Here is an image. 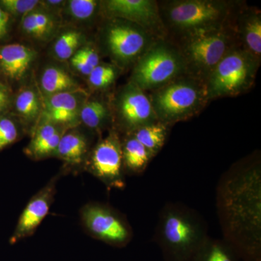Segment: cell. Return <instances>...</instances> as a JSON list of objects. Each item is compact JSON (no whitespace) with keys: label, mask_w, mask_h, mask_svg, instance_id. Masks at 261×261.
<instances>
[{"label":"cell","mask_w":261,"mask_h":261,"mask_svg":"<svg viewBox=\"0 0 261 261\" xmlns=\"http://www.w3.org/2000/svg\"><path fill=\"white\" fill-rule=\"evenodd\" d=\"M216 207L224 240L244 261H261V166L245 161L221 176Z\"/></svg>","instance_id":"obj_1"},{"label":"cell","mask_w":261,"mask_h":261,"mask_svg":"<svg viewBox=\"0 0 261 261\" xmlns=\"http://www.w3.org/2000/svg\"><path fill=\"white\" fill-rule=\"evenodd\" d=\"M207 222L191 207L168 202L159 213L154 240L165 261H192L209 236Z\"/></svg>","instance_id":"obj_2"},{"label":"cell","mask_w":261,"mask_h":261,"mask_svg":"<svg viewBox=\"0 0 261 261\" xmlns=\"http://www.w3.org/2000/svg\"><path fill=\"white\" fill-rule=\"evenodd\" d=\"M233 5L223 0H174L159 4V8L165 28L183 37L228 27Z\"/></svg>","instance_id":"obj_3"},{"label":"cell","mask_w":261,"mask_h":261,"mask_svg":"<svg viewBox=\"0 0 261 261\" xmlns=\"http://www.w3.org/2000/svg\"><path fill=\"white\" fill-rule=\"evenodd\" d=\"M158 121L167 126L200 112L208 102L205 82L185 74L149 95Z\"/></svg>","instance_id":"obj_4"},{"label":"cell","mask_w":261,"mask_h":261,"mask_svg":"<svg viewBox=\"0 0 261 261\" xmlns=\"http://www.w3.org/2000/svg\"><path fill=\"white\" fill-rule=\"evenodd\" d=\"M145 29L128 20L105 18L97 33V47L122 70L136 62L156 40Z\"/></svg>","instance_id":"obj_5"},{"label":"cell","mask_w":261,"mask_h":261,"mask_svg":"<svg viewBox=\"0 0 261 261\" xmlns=\"http://www.w3.org/2000/svg\"><path fill=\"white\" fill-rule=\"evenodd\" d=\"M179 49L187 74L205 82L225 56L237 47L233 32L228 27L201 31L183 36Z\"/></svg>","instance_id":"obj_6"},{"label":"cell","mask_w":261,"mask_h":261,"mask_svg":"<svg viewBox=\"0 0 261 261\" xmlns=\"http://www.w3.org/2000/svg\"><path fill=\"white\" fill-rule=\"evenodd\" d=\"M185 74L186 65L179 49L166 39H159L136 62L129 82L152 92Z\"/></svg>","instance_id":"obj_7"},{"label":"cell","mask_w":261,"mask_h":261,"mask_svg":"<svg viewBox=\"0 0 261 261\" xmlns=\"http://www.w3.org/2000/svg\"><path fill=\"white\" fill-rule=\"evenodd\" d=\"M260 62L241 47L228 51L205 81L208 101L247 90L253 84Z\"/></svg>","instance_id":"obj_8"},{"label":"cell","mask_w":261,"mask_h":261,"mask_svg":"<svg viewBox=\"0 0 261 261\" xmlns=\"http://www.w3.org/2000/svg\"><path fill=\"white\" fill-rule=\"evenodd\" d=\"M80 218L88 234L111 246L125 247L133 238V230L124 215L108 204L89 202L81 209Z\"/></svg>","instance_id":"obj_9"},{"label":"cell","mask_w":261,"mask_h":261,"mask_svg":"<svg viewBox=\"0 0 261 261\" xmlns=\"http://www.w3.org/2000/svg\"><path fill=\"white\" fill-rule=\"evenodd\" d=\"M111 106L113 128L124 135L159 121L148 94L130 82L118 89Z\"/></svg>","instance_id":"obj_10"},{"label":"cell","mask_w":261,"mask_h":261,"mask_svg":"<svg viewBox=\"0 0 261 261\" xmlns=\"http://www.w3.org/2000/svg\"><path fill=\"white\" fill-rule=\"evenodd\" d=\"M92 147L84 170L102 182L108 190H123L126 179L122 159L121 138L114 128Z\"/></svg>","instance_id":"obj_11"},{"label":"cell","mask_w":261,"mask_h":261,"mask_svg":"<svg viewBox=\"0 0 261 261\" xmlns=\"http://www.w3.org/2000/svg\"><path fill=\"white\" fill-rule=\"evenodd\" d=\"M105 18H119L140 25L156 39H166L159 4L154 0H106L101 1Z\"/></svg>","instance_id":"obj_12"},{"label":"cell","mask_w":261,"mask_h":261,"mask_svg":"<svg viewBox=\"0 0 261 261\" xmlns=\"http://www.w3.org/2000/svg\"><path fill=\"white\" fill-rule=\"evenodd\" d=\"M58 178L56 176L51 178L49 183L29 200L19 217L14 232L10 237V245H14L20 240L32 236L42 224L54 202Z\"/></svg>","instance_id":"obj_13"},{"label":"cell","mask_w":261,"mask_h":261,"mask_svg":"<svg viewBox=\"0 0 261 261\" xmlns=\"http://www.w3.org/2000/svg\"><path fill=\"white\" fill-rule=\"evenodd\" d=\"M89 95L82 89L43 97V112L38 123L50 122L68 128L78 126L81 109Z\"/></svg>","instance_id":"obj_14"},{"label":"cell","mask_w":261,"mask_h":261,"mask_svg":"<svg viewBox=\"0 0 261 261\" xmlns=\"http://www.w3.org/2000/svg\"><path fill=\"white\" fill-rule=\"evenodd\" d=\"M37 56L35 49L20 43L0 45V81L10 87L23 82Z\"/></svg>","instance_id":"obj_15"},{"label":"cell","mask_w":261,"mask_h":261,"mask_svg":"<svg viewBox=\"0 0 261 261\" xmlns=\"http://www.w3.org/2000/svg\"><path fill=\"white\" fill-rule=\"evenodd\" d=\"M69 128L50 122L38 123L32 132V140L24 148V153L34 161L53 157L62 137Z\"/></svg>","instance_id":"obj_16"},{"label":"cell","mask_w":261,"mask_h":261,"mask_svg":"<svg viewBox=\"0 0 261 261\" xmlns=\"http://www.w3.org/2000/svg\"><path fill=\"white\" fill-rule=\"evenodd\" d=\"M12 116L20 121L22 126L32 133L43 112V97L38 87L24 86L14 94L11 110Z\"/></svg>","instance_id":"obj_17"},{"label":"cell","mask_w":261,"mask_h":261,"mask_svg":"<svg viewBox=\"0 0 261 261\" xmlns=\"http://www.w3.org/2000/svg\"><path fill=\"white\" fill-rule=\"evenodd\" d=\"M92 148L87 134L73 127L65 132L53 157L61 159L67 167L84 166Z\"/></svg>","instance_id":"obj_18"},{"label":"cell","mask_w":261,"mask_h":261,"mask_svg":"<svg viewBox=\"0 0 261 261\" xmlns=\"http://www.w3.org/2000/svg\"><path fill=\"white\" fill-rule=\"evenodd\" d=\"M60 22V15L39 6L21 19L20 29L27 37L46 42L56 37L59 32Z\"/></svg>","instance_id":"obj_19"},{"label":"cell","mask_w":261,"mask_h":261,"mask_svg":"<svg viewBox=\"0 0 261 261\" xmlns=\"http://www.w3.org/2000/svg\"><path fill=\"white\" fill-rule=\"evenodd\" d=\"M80 123L94 133L100 134L113 128L111 102L100 96H90L84 101L80 115Z\"/></svg>","instance_id":"obj_20"},{"label":"cell","mask_w":261,"mask_h":261,"mask_svg":"<svg viewBox=\"0 0 261 261\" xmlns=\"http://www.w3.org/2000/svg\"><path fill=\"white\" fill-rule=\"evenodd\" d=\"M237 34L243 44V49L260 61L261 13L258 10L248 9L238 18Z\"/></svg>","instance_id":"obj_21"},{"label":"cell","mask_w":261,"mask_h":261,"mask_svg":"<svg viewBox=\"0 0 261 261\" xmlns=\"http://www.w3.org/2000/svg\"><path fill=\"white\" fill-rule=\"evenodd\" d=\"M39 92L42 97L83 89L71 73L63 67L49 65L44 68L39 78Z\"/></svg>","instance_id":"obj_22"},{"label":"cell","mask_w":261,"mask_h":261,"mask_svg":"<svg viewBox=\"0 0 261 261\" xmlns=\"http://www.w3.org/2000/svg\"><path fill=\"white\" fill-rule=\"evenodd\" d=\"M121 149L125 174H142L153 158L132 134H126L121 139Z\"/></svg>","instance_id":"obj_23"},{"label":"cell","mask_w":261,"mask_h":261,"mask_svg":"<svg viewBox=\"0 0 261 261\" xmlns=\"http://www.w3.org/2000/svg\"><path fill=\"white\" fill-rule=\"evenodd\" d=\"M87 42L86 34L80 29L67 28L59 31L51 45V56L58 61H68Z\"/></svg>","instance_id":"obj_24"},{"label":"cell","mask_w":261,"mask_h":261,"mask_svg":"<svg viewBox=\"0 0 261 261\" xmlns=\"http://www.w3.org/2000/svg\"><path fill=\"white\" fill-rule=\"evenodd\" d=\"M238 252L224 239L207 237L192 261H240Z\"/></svg>","instance_id":"obj_25"},{"label":"cell","mask_w":261,"mask_h":261,"mask_svg":"<svg viewBox=\"0 0 261 261\" xmlns=\"http://www.w3.org/2000/svg\"><path fill=\"white\" fill-rule=\"evenodd\" d=\"M101 13V1L69 0L66 1L61 14L75 23H89Z\"/></svg>","instance_id":"obj_26"},{"label":"cell","mask_w":261,"mask_h":261,"mask_svg":"<svg viewBox=\"0 0 261 261\" xmlns=\"http://www.w3.org/2000/svg\"><path fill=\"white\" fill-rule=\"evenodd\" d=\"M168 126L158 121L132 132V135L150 152L152 157L159 153L167 138Z\"/></svg>","instance_id":"obj_27"},{"label":"cell","mask_w":261,"mask_h":261,"mask_svg":"<svg viewBox=\"0 0 261 261\" xmlns=\"http://www.w3.org/2000/svg\"><path fill=\"white\" fill-rule=\"evenodd\" d=\"M122 71L113 63H100L87 76L89 87L93 90H106L112 87Z\"/></svg>","instance_id":"obj_28"},{"label":"cell","mask_w":261,"mask_h":261,"mask_svg":"<svg viewBox=\"0 0 261 261\" xmlns=\"http://www.w3.org/2000/svg\"><path fill=\"white\" fill-rule=\"evenodd\" d=\"M23 126L11 114L0 116V152L20 140Z\"/></svg>","instance_id":"obj_29"},{"label":"cell","mask_w":261,"mask_h":261,"mask_svg":"<svg viewBox=\"0 0 261 261\" xmlns=\"http://www.w3.org/2000/svg\"><path fill=\"white\" fill-rule=\"evenodd\" d=\"M38 0H0V7L10 17L22 19L39 6Z\"/></svg>","instance_id":"obj_30"},{"label":"cell","mask_w":261,"mask_h":261,"mask_svg":"<svg viewBox=\"0 0 261 261\" xmlns=\"http://www.w3.org/2000/svg\"><path fill=\"white\" fill-rule=\"evenodd\" d=\"M14 94L10 86L0 81V116L9 113Z\"/></svg>","instance_id":"obj_31"},{"label":"cell","mask_w":261,"mask_h":261,"mask_svg":"<svg viewBox=\"0 0 261 261\" xmlns=\"http://www.w3.org/2000/svg\"><path fill=\"white\" fill-rule=\"evenodd\" d=\"M65 3L66 1H63V0H46V1H40L39 6L43 9L58 15L61 13Z\"/></svg>","instance_id":"obj_32"},{"label":"cell","mask_w":261,"mask_h":261,"mask_svg":"<svg viewBox=\"0 0 261 261\" xmlns=\"http://www.w3.org/2000/svg\"><path fill=\"white\" fill-rule=\"evenodd\" d=\"M10 30V16L0 7V41L8 37Z\"/></svg>","instance_id":"obj_33"}]
</instances>
